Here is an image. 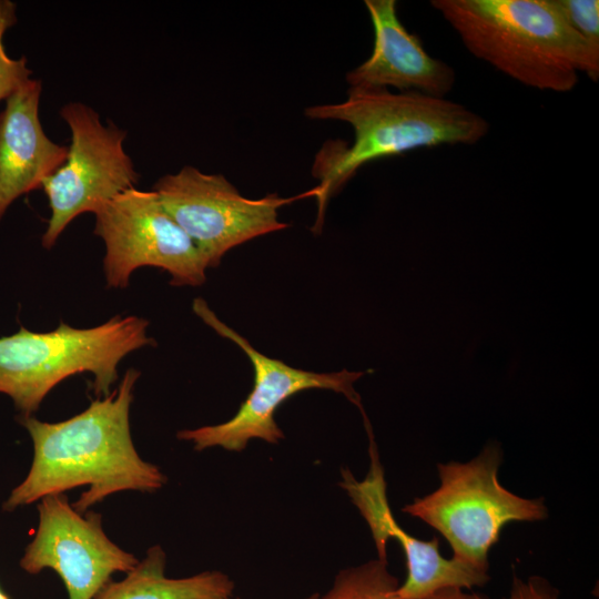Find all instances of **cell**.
<instances>
[{"label": "cell", "mask_w": 599, "mask_h": 599, "mask_svg": "<svg viewBox=\"0 0 599 599\" xmlns=\"http://www.w3.org/2000/svg\"><path fill=\"white\" fill-rule=\"evenodd\" d=\"M140 370L128 369L118 388L58 423L20 416L33 444L28 475L3 509L12 511L52 494L88 486L72 505L79 512L124 490L153 493L166 483L160 468L140 457L130 429V408Z\"/></svg>", "instance_id": "cell-1"}, {"label": "cell", "mask_w": 599, "mask_h": 599, "mask_svg": "<svg viewBox=\"0 0 599 599\" xmlns=\"http://www.w3.org/2000/svg\"><path fill=\"white\" fill-rule=\"evenodd\" d=\"M313 120L347 122L354 141H328L316 154L313 175L318 204L313 232L319 233L328 200L368 162L422 148L471 145L489 131L485 118L465 105L417 91L393 93L384 88L349 87L341 103L314 105Z\"/></svg>", "instance_id": "cell-2"}, {"label": "cell", "mask_w": 599, "mask_h": 599, "mask_svg": "<svg viewBox=\"0 0 599 599\" xmlns=\"http://www.w3.org/2000/svg\"><path fill=\"white\" fill-rule=\"evenodd\" d=\"M476 58L538 90L569 92L579 72L599 78V58L551 0H433Z\"/></svg>", "instance_id": "cell-3"}, {"label": "cell", "mask_w": 599, "mask_h": 599, "mask_svg": "<svg viewBox=\"0 0 599 599\" xmlns=\"http://www.w3.org/2000/svg\"><path fill=\"white\" fill-rule=\"evenodd\" d=\"M148 327L149 321L135 315H115L89 328L63 322L50 332L20 326L14 334L0 337V394L9 396L21 415L28 416L62 380L90 373L92 393L105 397L119 377L120 362L156 344Z\"/></svg>", "instance_id": "cell-4"}, {"label": "cell", "mask_w": 599, "mask_h": 599, "mask_svg": "<svg viewBox=\"0 0 599 599\" xmlns=\"http://www.w3.org/2000/svg\"><path fill=\"white\" fill-rule=\"evenodd\" d=\"M500 451L487 447L467 463L438 464L439 487L402 509L439 531L453 558L483 572H488L489 551L506 525L548 515L541 498H522L500 485Z\"/></svg>", "instance_id": "cell-5"}, {"label": "cell", "mask_w": 599, "mask_h": 599, "mask_svg": "<svg viewBox=\"0 0 599 599\" xmlns=\"http://www.w3.org/2000/svg\"><path fill=\"white\" fill-rule=\"evenodd\" d=\"M93 214V232L105 245L103 272L109 287L125 288L132 273L143 266L167 272L174 286L205 282L206 260L153 190H128Z\"/></svg>", "instance_id": "cell-6"}, {"label": "cell", "mask_w": 599, "mask_h": 599, "mask_svg": "<svg viewBox=\"0 0 599 599\" xmlns=\"http://www.w3.org/2000/svg\"><path fill=\"white\" fill-rule=\"evenodd\" d=\"M60 115L71 130V143L63 164L41 186L51 212L41 238L48 250L75 217L135 189L140 179L123 149L124 130L111 121L103 125L98 112L81 102L67 103Z\"/></svg>", "instance_id": "cell-7"}, {"label": "cell", "mask_w": 599, "mask_h": 599, "mask_svg": "<svg viewBox=\"0 0 599 599\" xmlns=\"http://www.w3.org/2000/svg\"><path fill=\"white\" fill-rule=\"evenodd\" d=\"M153 191L195 243L209 267L219 266L233 247L286 229L288 224L278 221V209L315 194L312 189L294 197L272 193L247 199L222 174L203 173L191 165L160 177Z\"/></svg>", "instance_id": "cell-8"}, {"label": "cell", "mask_w": 599, "mask_h": 599, "mask_svg": "<svg viewBox=\"0 0 599 599\" xmlns=\"http://www.w3.org/2000/svg\"><path fill=\"white\" fill-rule=\"evenodd\" d=\"M193 312L220 336L237 345L248 357L254 372L253 388L232 418L177 432L176 437L192 443L194 450L221 447L240 453L252 439L277 444L284 434L275 420V413L287 398L303 390H333L356 402L353 382L359 374L347 370L316 373L292 367L258 352L245 337L223 323L203 298L193 301Z\"/></svg>", "instance_id": "cell-9"}, {"label": "cell", "mask_w": 599, "mask_h": 599, "mask_svg": "<svg viewBox=\"0 0 599 599\" xmlns=\"http://www.w3.org/2000/svg\"><path fill=\"white\" fill-rule=\"evenodd\" d=\"M37 509L38 528L20 567L31 575L54 570L68 599H94L114 572L126 573L139 562L106 536L100 514L82 515L64 494L41 498Z\"/></svg>", "instance_id": "cell-10"}, {"label": "cell", "mask_w": 599, "mask_h": 599, "mask_svg": "<svg viewBox=\"0 0 599 599\" xmlns=\"http://www.w3.org/2000/svg\"><path fill=\"white\" fill-rule=\"evenodd\" d=\"M370 466L366 477L357 480L349 469H342L339 486L365 519L377 550V558L387 560L386 542L394 539L406 561V578L398 587L404 599H428L449 589L481 587L488 572L477 570L439 552L437 538L422 540L403 529L390 510L384 469L375 445L369 447Z\"/></svg>", "instance_id": "cell-11"}, {"label": "cell", "mask_w": 599, "mask_h": 599, "mask_svg": "<svg viewBox=\"0 0 599 599\" xmlns=\"http://www.w3.org/2000/svg\"><path fill=\"white\" fill-rule=\"evenodd\" d=\"M373 29L369 58L346 74L349 87H393L444 98L455 84L454 69L429 55L402 23L395 0H365Z\"/></svg>", "instance_id": "cell-12"}, {"label": "cell", "mask_w": 599, "mask_h": 599, "mask_svg": "<svg viewBox=\"0 0 599 599\" xmlns=\"http://www.w3.org/2000/svg\"><path fill=\"white\" fill-rule=\"evenodd\" d=\"M41 91V81L31 78L0 112V221L17 199L40 189L67 159L68 148L51 141L42 128Z\"/></svg>", "instance_id": "cell-13"}, {"label": "cell", "mask_w": 599, "mask_h": 599, "mask_svg": "<svg viewBox=\"0 0 599 599\" xmlns=\"http://www.w3.org/2000/svg\"><path fill=\"white\" fill-rule=\"evenodd\" d=\"M165 567L164 550L153 546L123 579L110 580L94 599H233L234 582L222 571L170 578Z\"/></svg>", "instance_id": "cell-14"}, {"label": "cell", "mask_w": 599, "mask_h": 599, "mask_svg": "<svg viewBox=\"0 0 599 599\" xmlns=\"http://www.w3.org/2000/svg\"><path fill=\"white\" fill-rule=\"evenodd\" d=\"M398 579L387 568V560L379 558L356 567L342 569L332 587L313 599H404L398 595ZM428 599H485L463 589H449Z\"/></svg>", "instance_id": "cell-15"}, {"label": "cell", "mask_w": 599, "mask_h": 599, "mask_svg": "<svg viewBox=\"0 0 599 599\" xmlns=\"http://www.w3.org/2000/svg\"><path fill=\"white\" fill-rule=\"evenodd\" d=\"M17 6L10 0H0V101L7 100L31 79L27 58H11L3 43L6 32L17 22Z\"/></svg>", "instance_id": "cell-16"}, {"label": "cell", "mask_w": 599, "mask_h": 599, "mask_svg": "<svg viewBox=\"0 0 599 599\" xmlns=\"http://www.w3.org/2000/svg\"><path fill=\"white\" fill-rule=\"evenodd\" d=\"M568 26L587 43L591 53L599 58V1L551 0Z\"/></svg>", "instance_id": "cell-17"}, {"label": "cell", "mask_w": 599, "mask_h": 599, "mask_svg": "<svg viewBox=\"0 0 599 599\" xmlns=\"http://www.w3.org/2000/svg\"><path fill=\"white\" fill-rule=\"evenodd\" d=\"M505 599H558V591L541 577L532 576L524 581L514 576L510 593Z\"/></svg>", "instance_id": "cell-18"}, {"label": "cell", "mask_w": 599, "mask_h": 599, "mask_svg": "<svg viewBox=\"0 0 599 599\" xmlns=\"http://www.w3.org/2000/svg\"><path fill=\"white\" fill-rule=\"evenodd\" d=\"M233 599H240V598H233ZM307 599H313V595L311 597H308Z\"/></svg>", "instance_id": "cell-19"}]
</instances>
